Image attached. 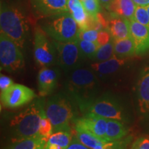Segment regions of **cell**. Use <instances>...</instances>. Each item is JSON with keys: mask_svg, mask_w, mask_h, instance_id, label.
Here are the masks:
<instances>
[{"mask_svg": "<svg viewBox=\"0 0 149 149\" xmlns=\"http://www.w3.org/2000/svg\"><path fill=\"white\" fill-rule=\"evenodd\" d=\"M97 86L94 72L80 68L72 70L66 84L67 92L78 106L95 97Z\"/></svg>", "mask_w": 149, "mask_h": 149, "instance_id": "obj_3", "label": "cell"}, {"mask_svg": "<svg viewBox=\"0 0 149 149\" xmlns=\"http://www.w3.org/2000/svg\"><path fill=\"white\" fill-rule=\"evenodd\" d=\"M68 0H31L33 8L42 17L68 12Z\"/></svg>", "mask_w": 149, "mask_h": 149, "instance_id": "obj_13", "label": "cell"}, {"mask_svg": "<svg viewBox=\"0 0 149 149\" xmlns=\"http://www.w3.org/2000/svg\"><path fill=\"white\" fill-rule=\"evenodd\" d=\"M0 64L1 70L7 72L17 71L24 66L21 48L2 32L0 34Z\"/></svg>", "mask_w": 149, "mask_h": 149, "instance_id": "obj_7", "label": "cell"}, {"mask_svg": "<svg viewBox=\"0 0 149 149\" xmlns=\"http://www.w3.org/2000/svg\"><path fill=\"white\" fill-rule=\"evenodd\" d=\"M108 30L114 40H121L131 36L130 20L120 16L109 14Z\"/></svg>", "mask_w": 149, "mask_h": 149, "instance_id": "obj_15", "label": "cell"}, {"mask_svg": "<svg viewBox=\"0 0 149 149\" xmlns=\"http://www.w3.org/2000/svg\"><path fill=\"white\" fill-rule=\"evenodd\" d=\"M66 149H90L87 146H86L83 144H81L78 139L73 138L70 142V144L66 147Z\"/></svg>", "mask_w": 149, "mask_h": 149, "instance_id": "obj_35", "label": "cell"}, {"mask_svg": "<svg viewBox=\"0 0 149 149\" xmlns=\"http://www.w3.org/2000/svg\"><path fill=\"white\" fill-rule=\"evenodd\" d=\"M137 98L139 111L141 114L149 112V67L141 73L137 84Z\"/></svg>", "mask_w": 149, "mask_h": 149, "instance_id": "obj_16", "label": "cell"}, {"mask_svg": "<svg viewBox=\"0 0 149 149\" xmlns=\"http://www.w3.org/2000/svg\"><path fill=\"white\" fill-rule=\"evenodd\" d=\"M67 6L68 11L77 22L79 29H86V22L88 14L86 12L84 6L80 0H68Z\"/></svg>", "mask_w": 149, "mask_h": 149, "instance_id": "obj_19", "label": "cell"}, {"mask_svg": "<svg viewBox=\"0 0 149 149\" xmlns=\"http://www.w3.org/2000/svg\"><path fill=\"white\" fill-rule=\"evenodd\" d=\"M107 118L97 116L94 114H85L79 118H74V126H78L89 130L93 135L97 137L102 141L107 143Z\"/></svg>", "mask_w": 149, "mask_h": 149, "instance_id": "obj_11", "label": "cell"}, {"mask_svg": "<svg viewBox=\"0 0 149 149\" xmlns=\"http://www.w3.org/2000/svg\"><path fill=\"white\" fill-rule=\"evenodd\" d=\"M76 132V138L79 140L81 144L87 146L90 149H93L98 147L103 146L106 144L97 137L93 135L89 130H87L81 127L74 126Z\"/></svg>", "mask_w": 149, "mask_h": 149, "instance_id": "obj_22", "label": "cell"}, {"mask_svg": "<svg viewBox=\"0 0 149 149\" xmlns=\"http://www.w3.org/2000/svg\"><path fill=\"white\" fill-rule=\"evenodd\" d=\"M84 114H94L107 119L126 120L122 107L115 99L109 95L95 97L79 106Z\"/></svg>", "mask_w": 149, "mask_h": 149, "instance_id": "obj_6", "label": "cell"}, {"mask_svg": "<svg viewBox=\"0 0 149 149\" xmlns=\"http://www.w3.org/2000/svg\"><path fill=\"white\" fill-rule=\"evenodd\" d=\"M111 35L109 30H102V31H99L97 42L101 46L109 43L111 41Z\"/></svg>", "mask_w": 149, "mask_h": 149, "instance_id": "obj_33", "label": "cell"}, {"mask_svg": "<svg viewBox=\"0 0 149 149\" xmlns=\"http://www.w3.org/2000/svg\"><path fill=\"white\" fill-rule=\"evenodd\" d=\"M78 44L79 47L84 58L93 59L97 51L100 47L97 42H88V41L81 40L78 39Z\"/></svg>", "mask_w": 149, "mask_h": 149, "instance_id": "obj_26", "label": "cell"}, {"mask_svg": "<svg viewBox=\"0 0 149 149\" xmlns=\"http://www.w3.org/2000/svg\"><path fill=\"white\" fill-rule=\"evenodd\" d=\"M113 55H114V40L111 38L109 43L99 48L93 60L95 62H101L111 59Z\"/></svg>", "mask_w": 149, "mask_h": 149, "instance_id": "obj_25", "label": "cell"}, {"mask_svg": "<svg viewBox=\"0 0 149 149\" xmlns=\"http://www.w3.org/2000/svg\"><path fill=\"white\" fill-rule=\"evenodd\" d=\"M48 139L41 136L14 141L8 149H44Z\"/></svg>", "mask_w": 149, "mask_h": 149, "instance_id": "obj_23", "label": "cell"}, {"mask_svg": "<svg viewBox=\"0 0 149 149\" xmlns=\"http://www.w3.org/2000/svg\"><path fill=\"white\" fill-rule=\"evenodd\" d=\"M130 35L135 44V55H142L149 51V28L135 19L130 20Z\"/></svg>", "mask_w": 149, "mask_h": 149, "instance_id": "obj_12", "label": "cell"}, {"mask_svg": "<svg viewBox=\"0 0 149 149\" xmlns=\"http://www.w3.org/2000/svg\"><path fill=\"white\" fill-rule=\"evenodd\" d=\"M131 137H128L125 139H121L119 140L109 141L103 146V149H127L129 145Z\"/></svg>", "mask_w": 149, "mask_h": 149, "instance_id": "obj_30", "label": "cell"}, {"mask_svg": "<svg viewBox=\"0 0 149 149\" xmlns=\"http://www.w3.org/2000/svg\"><path fill=\"white\" fill-rule=\"evenodd\" d=\"M136 6L147 7L149 5V0H133Z\"/></svg>", "mask_w": 149, "mask_h": 149, "instance_id": "obj_36", "label": "cell"}, {"mask_svg": "<svg viewBox=\"0 0 149 149\" xmlns=\"http://www.w3.org/2000/svg\"><path fill=\"white\" fill-rule=\"evenodd\" d=\"M128 58H120L115 55L108 60L95 62L91 64V68L94 72L101 74L107 75L118 71L128 62Z\"/></svg>", "mask_w": 149, "mask_h": 149, "instance_id": "obj_17", "label": "cell"}, {"mask_svg": "<svg viewBox=\"0 0 149 149\" xmlns=\"http://www.w3.org/2000/svg\"><path fill=\"white\" fill-rule=\"evenodd\" d=\"M128 132V128L123 122L113 119H108L106 133L108 142L123 139L127 135Z\"/></svg>", "mask_w": 149, "mask_h": 149, "instance_id": "obj_20", "label": "cell"}, {"mask_svg": "<svg viewBox=\"0 0 149 149\" xmlns=\"http://www.w3.org/2000/svg\"><path fill=\"white\" fill-rule=\"evenodd\" d=\"M84 6L86 12L89 15L96 17L97 14L101 11L100 0H80Z\"/></svg>", "mask_w": 149, "mask_h": 149, "instance_id": "obj_29", "label": "cell"}, {"mask_svg": "<svg viewBox=\"0 0 149 149\" xmlns=\"http://www.w3.org/2000/svg\"><path fill=\"white\" fill-rule=\"evenodd\" d=\"M53 133V127L51 121L48 118L46 115V112L44 113L41 119L40 130H39V135L41 137L48 139V137Z\"/></svg>", "mask_w": 149, "mask_h": 149, "instance_id": "obj_27", "label": "cell"}, {"mask_svg": "<svg viewBox=\"0 0 149 149\" xmlns=\"http://www.w3.org/2000/svg\"><path fill=\"white\" fill-rule=\"evenodd\" d=\"M133 19L149 28V14L146 7L136 6Z\"/></svg>", "mask_w": 149, "mask_h": 149, "instance_id": "obj_28", "label": "cell"}, {"mask_svg": "<svg viewBox=\"0 0 149 149\" xmlns=\"http://www.w3.org/2000/svg\"><path fill=\"white\" fill-rule=\"evenodd\" d=\"M0 28L20 48L24 47L28 34L29 24L24 12L17 6L1 0L0 4Z\"/></svg>", "mask_w": 149, "mask_h": 149, "instance_id": "obj_1", "label": "cell"}, {"mask_svg": "<svg viewBox=\"0 0 149 149\" xmlns=\"http://www.w3.org/2000/svg\"><path fill=\"white\" fill-rule=\"evenodd\" d=\"M35 60L41 67H49L57 61V52L53 42L40 26L36 27L34 34Z\"/></svg>", "mask_w": 149, "mask_h": 149, "instance_id": "obj_9", "label": "cell"}, {"mask_svg": "<svg viewBox=\"0 0 149 149\" xmlns=\"http://www.w3.org/2000/svg\"><path fill=\"white\" fill-rule=\"evenodd\" d=\"M112 1H113V0H100L101 4L103 6L104 8H106L109 6L110 5V3L112 2Z\"/></svg>", "mask_w": 149, "mask_h": 149, "instance_id": "obj_38", "label": "cell"}, {"mask_svg": "<svg viewBox=\"0 0 149 149\" xmlns=\"http://www.w3.org/2000/svg\"><path fill=\"white\" fill-rule=\"evenodd\" d=\"M130 149H149V136L137 138L133 142Z\"/></svg>", "mask_w": 149, "mask_h": 149, "instance_id": "obj_32", "label": "cell"}, {"mask_svg": "<svg viewBox=\"0 0 149 149\" xmlns=\"http://www.w3.org/2000/svg\"><path fill=\"white\" fill-rule=\"evenodd\" d=\"M44 149H66L63 147H61L59 145L53 144H49V143H46L45 147Z\"/></svg>", "mask_w": 149, "mask_h": 149, "instance_id": "obj_37", "label": "cell"}, {"mask_svg": "<svg viewBox=\"0 0 149 149\" xmlns=\"http://www.w3.org/2000/svg\"><path fill=\"white\" fill-rule=\"evenodd\" d=\"M146 8H147V10H148V14H149V5L146 7Z\"/></svg>", "mask_w": 149, "mask_h": 149, "instance_id": "obj_40", "label": "cell"}, {"mask_svg": "<svg viewBox=\"0 0 149 149\" xmlns=\"http://www.w3.org/2000/svg\"><path fill=\"white\" fill-rule=\"evenodd\" d=\"M136 8L133 0H113L107 9L109 14L133 19Z\"/></svg>", "mask_w": 149, "mask_h": 149, "instance_id": "obj_18", "label": "cell"}, {"mask_svg": "<svg viewBox=\"0 0 149 149\" xmlns=\"http://www.w3.org/2000/svg\"><path fill=\"white\" fill-rule=\"evenodd\" d=\"M45 112L53 125V133L60 130L72 132L70 123L73 122L74 117L69 97L63 94L52 96L46 103Z\"/></svg>", "mask_w": 149, "mask_h": 149, "instance_id": "obj_5", "label": "cell"}, {"mask_svg": "<svg viewBox=\"0 0 149 149\" xmlns=\"http://www.w3.org/2000/svg\"><path fill=\"white\" fill-rule=\"evenodd\" d=\"M44 113L42 100H37L15 115L10 124L14 135V141L40 136L41 119Z\"/></svg>", "mask_w": 149, "mask_h": 149, "instance_id": "obj_2", "label": "cell"}, {"mask_svg": "<svg viewBox=\"0 0 149 149\" xmlns=\"http://www.w3.org/2000/svg\"><path fill=\"white\" fill-rule=\"evenodd\" d=\"M36 96L34 91L29 87L14 84L1 92V102L4 107L15 109L30 103Z\"/></svg>", "mask_w": 149, "mask_h": 149, "instance_id": "obj_10", "label": "cell"}, {"mask_svg": "<svg viewBox=\"0 0 149 149\" xmlns=\"http://www.w3.org/2000/svg\"><path fill=\"white\" fill-rule=\"evenodd\" d=\"M93 149H103V146H100V147H98V148H95Z\"/></svg>", "mask_w": 149, "mask_h": 149, "instance_id": "obj_39", "label": "cell"}, {"mask_svg": "<svg viewBox=\"0 0 149 149\" xmlns=\"http://www.w3.org/2000/svg\"><path fill=\"white\" fill-rule=\"evenodd\" d=\"M72 132L66 130H60L53 133L48 137L47 143L59 145L66 148L72 140Z\"/></svg>", "mask_w": 149, "mask_h": 149, "instance_id": "obj_24", "label": "cell"}, {"mask_svg": "<svg viewBox=\"0 0 149 149\" xmlns=\"http://www.w3.org/2000/svg\"><path fill=\"white\" fill-rule=\"evenodd\" d=\"M58 71L55 68L43 67L37 75V87L41 96L51 94L55 88L58 80Z\"/></svg>", "mask_w": 149, "mask_h": 149, "instance_id": "obj_14", "label": "cell"}, {"mask_svg": "<svg viewBox=\"0 0 149 149\" xmlns=\"http://www.w3.org/2000/svg\"><path fill=\"white\" fill-rule=\"evenodd\" d=\"M13 84V81L10 77L3 75V74H1V77H0V89H1V92L6 90L7 88H8L9 87H10Z\"/></svg>", "mask_w": 149, "mask_h": 149, "instance_id": "obj_34", "label": "cell"}, {"mask_svg": "<svg viewBox=\"0 0 149 149\" xmlns=\"http://www.w3.org/2000/svg\"><path fill=\"white\" fill-rule=\"evenodd\" d=\"M39 26L57 42H66L78 39L79 28L69 11L43 17L39 22Z\"/></svg>", "mask_w": 149, "mask_h": 149, "instance_id": "obj_4", "label": "cell"}, {"mask_svg": "<svg viewBox=\"0 0 149 149\" xmlns=\"http://www.w3.org/2000/svg\"><path fill=\"white\" fill-rule=\"evenodd\" d=\"M99 31L93 29H79L78 39L81 40L88 41V42H97Z\"/></svg>", "mask_w": 149, "mask_h": 149, "instance_id": "obj_31", "label": "cell"}, {"mask_svg": "<svg viewBox=\"0 0 149 149\" xmlns=\"http://www.w3.org/2000/svg\"><path fill=\"white\" fill-rule=\"evenodd\" d=\"M114 55L120 58H128L135 55V44L131 36L114 40Z\"/></svg>", "mask_w": 149, "mask_h": 149, "instance_id": "obj_21", "label": "cell"}, {"mask_svg": "<svg viewBox=\"0 0 149 149\" xmlns=\"http://www.w3.org/2000/svg\"><path fill=\"white\" fill-rule=\"evenodd\" d=\"M53 42L57 52V62L63 69L72 71L81 66L84 57L80 51L78 39L66 42Z\"/></svg>", "mask_w": 149, "mask_h": 149, "instance_id": "obj_8", "label": "cell"}]
</instances>
